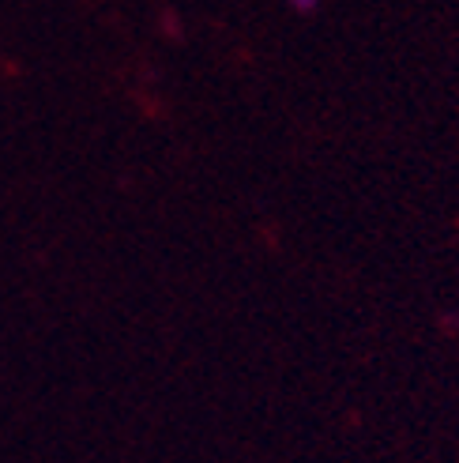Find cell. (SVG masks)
<instances>
[{
    "mask_svg": "<svg viewBox=\"0 0 459 463\" xmlns=\"http://www.w3.org/2000/svg\"><path fill=\"white\" fill-rule=\"evenodd\" d=\"M286 5H290L294 12H302V15H309V12H316V5H320V0H286Z\"/></svg>",
    "mask_w": 459,
    "mask_h": 463,
    "instance_id": "6da1fadb",
    "label": "cell"
}]
</instances>
